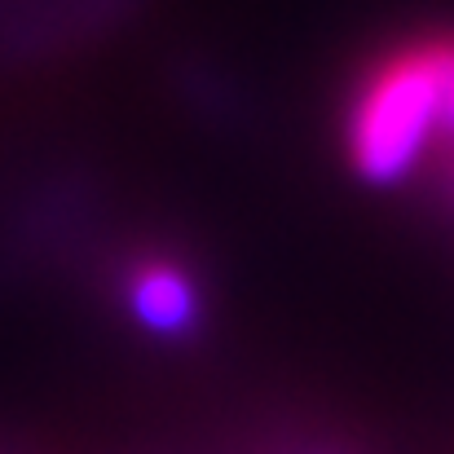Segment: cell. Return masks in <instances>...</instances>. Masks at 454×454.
Wrapping results in <instances>:
<instances>
[{
    "mask_svg": "<svg viewBox=\"0 0 454 454\" xmlns=\"http://www.w3.org/2000/svg\"><path fill=\"white\" fill-rule=\"evenodd\" d=\"M446 102V35H424L388 49L357 80L348 106V163L375 185H393L419 168L428 137L442 129Z\"/></svg>",
    "mask_w": 454,
    "mask_h": 454,
    "instance_id": "cell-1",
    "label": "cell"
},
{
    "mask_svg": "<svg viewBox=\"0 0 454 454\" xmlns=\"http://www.w3.org/2000/svg\"><path fill=\"white\" fill-rule=\"evenodd\" d=\"M120 292L129 313L159 340H185L199 331L203 301H199V283L190 278V270L176 256L146 252L137 261H129Z\"/></svg>",
    "mask_w": 454,
    "mask_h": 454,
    "instance_id": "cell-2",
    "label": "cell"
},
{
    "mask_svg": "<svg viewBox=\"0 0 454 454\" xmlns=\"http://www.w3.org/2000/svg\"><path fill=\"white\" fill-rule=\"evenodd\" d=\"M442 133L454 137V35H446V102H442Z\"/></svg>",
    "mask_w": 454,
    "mask_h": 454,
    "instance_id": "cell-3",
    "label": "cell"
}]
</instances>
